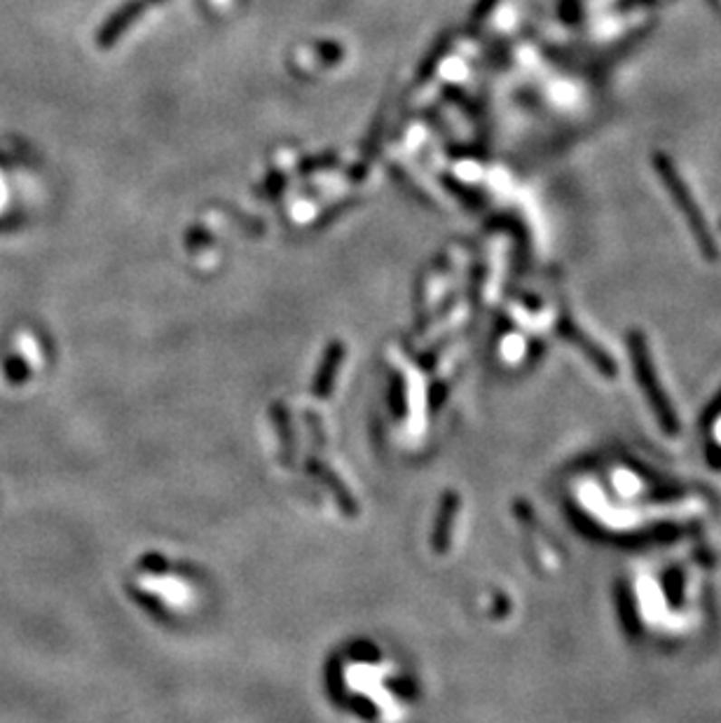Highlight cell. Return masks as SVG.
Returning <instances> with one entry per match:
<instances>
[{"mask_svg": "<svg viewBox=\"0 0 721 723\" xmlns=\"http://www.w3.org/2000/svg\"><path fill=\"white\" fill-rule=\"evenodd\" d=\"M656 171L663 176L665 187L670 190V195L675 197V204L684 211V215H687V223H688V227H691L693 234H696V239H698L700 251H703V253L707 255L710 261H715L716 258L715 239L710 237L707 225L703 223V214H700V209L696 206V202L691 199V195H688L687 186H684V181L679 178V174L672 169V165L663 157V155H659V157H656Z\"/></svg>", "mask_w": 721, "mask_h": 723, "instance_id": "obj_1", "label": "cell"}]
</instances>
